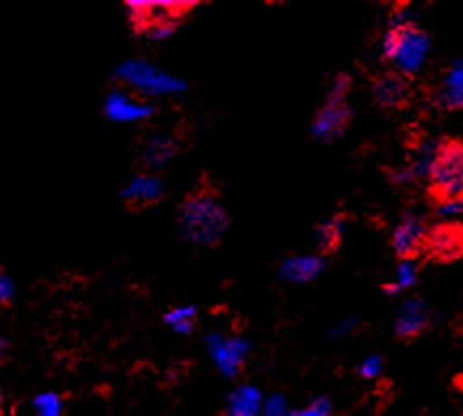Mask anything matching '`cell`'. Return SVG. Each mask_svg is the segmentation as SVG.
<instances>
[{
	"mask_svg": "<svg viewBox=\"0 0 463 416\" xmlns=\"http://www.w3.org/2000/svg\"><path fill=\"white\" fill-rule=\"evenodd\" d=\"M463 198V143L447 138L438 145L430 164L428 200L438 208H459Z\"/></svg>",
	"mask_w": 463,
	"mask_h": 416,
	"instance_id": "6da1fadb",
	"label": "cell"
},
{
	"mask_svg": "<svg viewBox=\"0 0 463 416\" xmlns=\"http://www.w3.org/2000/svg\"><path fill=\"white\" fill-rule=\"evenodd\" d=\"M181 223L187 238L200 244H215L228 228V215L219 204L217 192L203 183L187 195L181 206Z\"/></svg>",
	"mask_w": 463,
	"mask_h": 416,
	"instance_id": "7a4b0ae2",
	"label": "cell"
},
{
	"mask_svg": "<svg viewBox=\"0 0 463 416\" xmlns=\"http://www.w3.org/2000/svg\"><path fill=\"white\" fill-rule=\"evenodd\" d=\"M425 49H428V34L421 33L412 22H404L387 33L383 58L402 66V75H404L421 64Z\"/></svg>",
	"mask_w": 463,
	"mask_h": 416,
	"instance_id": "3957f363",
	"label": "cell"
},
{
	"mask_svg": "<svg viewBox=\"0 0 463 416\" xmlns=\"http://www.w3.org/2000/svg\"><path fill=\"white\" fill-rule=\"evenodd\" d=\"M196 7L194 3H130L132 28L138 34L164 36L173 33L183 15L190 14Z\"/></svg>",
	"mask_w": 463,
	"mask_h": 416,
	"instance_id": "277c9868",
	"label": "cell"
},
{
	"mask_svg": "<svg viewBox=\"0 0 463 416\" xmlns=\"http://www.w3.org/2000/svg\"><path fill=\"white\" fill-rule=\"evenodd\" d=\"M423 255L436 264H450L463 255V225L459 222L436 223L425 232Z\"/></svg>",
	"mask_w": 463,
	"mask_h": 416,
	"instance_id": "5b68a950",
	"label": "cell"
},
{
	"mask_svg": "<svg viewBox=\"0 0 463 416\" xmlns=\"http://www.w3.org/2000/svg\"><path fill=\"white\" fill-rule=\"evenodd\" d=\"M414 96L411 79L400 71L381 72L373 79V98L383 109H406Z\"/></svg>",
	"mask_w": 463,
	"mask_h": 416,
	"instance_id": "8992f818",
	"label": "cell"
},
{
	"mask_svg": "<svg viewBox=\"0 0 463 416\" xmlns=\"http://www.w3.org/2000/svg\"><path fill=\"white\" fill-rule=\"evenodd\" d=\"M425 232H428V225H425L421 219H417V217L404 219V222L395 228L393 236H392L395 255L404 261L417 260L419 255H423Z\"/></svg>",
	"mask_w": 463,
	"mask_h": 416,
	"instance_id": "52a82bcc",
	"label": "cell"
},
{
	"mask_svg": "<svg viewBox=\"0 0 463 416\" xmlns=\"http://www.w3.org/2000/svg\"><path fill=\"white\" fill-rule=\"evenodd\" d=\"M343 96H345V88L334 91L330 104H327V107L321 111L319 119H317V126H315V132L319 134V137H330V134H338L346 126V119H349V111H346Z\"/></svg>",
	"mask_w": 463,
	"mask_h": 416,
	"instance_id": "ba28073f",
	"label": "cell"
},
{
	"mask_svg": "<svg viewBox=\"0 0 463 416\" xmlns=\"http://www.w3.org/2000/svg\"><path fill=\"white\" fill-rule=\"evenodd\" d=\"M124 198L128 208H147L164 198V189L154 176H137L132 185L126 189Z\"/></svg>",
	"mask_w": 463,
	"mask_h": 416,
	"instance_id": "9c48e42d",
	"label": "cell"
},
{
	"mask_svg": "<svg viewBox=\"0 0 463 416\" xmlns=\"http://www.w3.org/2000/svg\"><path fill=\"white\" fill-rule=\"evenodd\" d=\"M343 219L345 217H336L319 228V251L323 255L336 253L343 244V223H340Z\"/></svg>",
	"mask_w": 463,
	"mask_h": 416,
	"instance_id": "30bf717a",
	"label": "cell"
},
{
	"mask_svg": "<svg viewBox=\"0 0 463 416\" xmlns=\"http://www.w3.org/2000/svg\"><path fill=\"white\" fill-rule=\"evenodd\" d=\"M107 113L115 119H128V118H141V115H145L147 111L141 107H137V104H132L126 96L113 94L107 102Z\"/></svg>",
	"mask_w": 463,
	"mask_h": 416,
	"instance_id": "8fae6325",
	"label": "cell"
},
{
	"mask_svg": "<svg viewBox=\"0 0 463 416\" xmlns=\"http://www.w3.org/2000/svg\"><path fill=\"white\" fill-rule=\"evenodd\" d=\"M36 416H64L62 397L56 393H43L34 400Z\"/></svg>",
	"mask_w": 463,
	"mask_h": 416,
	"instance_id": "7c38bea8",
	"label": "cell"
},
{
	"mask_svg": "<svg viewBox=\"0 0 463 416\" xmlns=\"http://www.w3.org/2000/svg\"><path fill=\"white\" fill-rule=\"evenodd\" d=\"M260 403V395L255 391H239L234 395V402H232V412L239 414H253V410L258 408Z\"/></svg>",
	"mask_w": 463,
	"mask_h": 416,
	"instance_id": "4fadbf2b",
	"label": "cell"
},
{
	"mask_svg": "<svg viewBox=\"0 0 463 416\" xmlns=\"http://www.w3.org/2000/svg\"><path fill=\"white\" fill-rule=\"evenodd\" d=\"M330 410H332L330 402H327V400H317V402L310 403L308 408L294 410V412H289V414H285V416H330Z\"/></svg>",
	"mask_w": 463,
	"mask_h": 416,
	"instance_id": "5bb4252c",
	"label": "cell"
},
{
	"mask_svg": "<svg viewBox=\"0 0 463 416\" xmlns=\"http://www.w3.org/2000/svg\"><path fill=\"white\" fill-rule=\"evenodd\" d=\"M421 326H423V321L419 319V317H412V319H402L398 334L402 336V338H414V336L423 332Z\"/></svg>",
	"mask_w": 463,
	"mask_h": 416,
	"instance_id": "9a60e30c",
	"label": "cell"
},
{
	"mask_svg": "<svg viewBox=\"0 0 463 416\" xmlns=\"http://www.w3.org/2000/svg\"><path fill=\"white\" fill-rule=\"evenodd\" d=\"M11 298H14V283H11L7 274L0 270V306L7 304Z\"/></svg>",
	"mask_w": 463,
	"mask_h": 416,
	"instance_id": "2e32d148",
	"label": "cell"
},
{
	"mask_svg": "<svg viewBox=\"0 0 463 416\" xmlns=\"http://www.w3.org/2000/svg\"><path fill=\"white\" fill-rule=\"evenodd\" d=\"M379 365H381V361H379V359H373V361H370V364L364 365L362 374H364V376H374L376 372H379Z\"/></svg>",
	"mask_w": 463,
	"mask_h": 416,
	"instance_id": "e0dca14e",
	"label": "cell"
},
{
	"mask_svg": "<svg viewBox=\"0 0 463 416\" xmlns=\"http://www.w3.org/2000/svg\"><path fill=\"white\" fill-rule=\"evenodd\" d=\"M5 357H7V342L0 338V364H3Z\"/></svg>",
	"mask_w": 463,
	"mask_h": 416,
	"instance_id": "ac0fdd59",
	"label": "cell"
},
{
	"mask_svg": "<svg viewBox=\"0 0 463 416\" xmlns=\"http://www.w3.org/2000/svg\"><path fill=\"white\" fill-rule=\"evenodd\" d=\"M270 412H272V414L281 412V400H277V402L270 403Z\"/></svg>",
	"mask_w": 463,
	"mask_h": 416,
	"instance_id": "d6986e66",
	"label": "cell"
},
{
	"mask_svg": "<svg viewBox=\"0 0 463 416\" xmlns=\"http://www.w3.org/2000/svg\"><path fill=\"white\" fill-rule=\"evenodd\" d=\"M3 403H5V395H3V391H0V412H3Z\"/></svg>",
	"mask_w": 463,
	"mask_h": 416,
	"instance_id": "ffe728a7",
	"label": "cell"
},
{
	"mask_svg": "<svg viewBox=\"0 0 463 416\" xmlns=\"http://www.w3.org/2000/svg\"><path fill=\"white\" fill-rule=\"evenodd\" d=\"M230 416H253V414H239V412H232Z\"/></svg>",
	"mask_w": 463,
	"mask_h": 416,
	"instance_id": "44dd1931",
	"label": "cell"
}]
</instances>
